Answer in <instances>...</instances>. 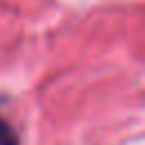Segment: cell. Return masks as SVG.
Masks as SVG:
<instances>
[{"instance_id": "obj_1", "label": "cell", "mask_w": 145, "mask_h": 145, "mask_svg": "<svg viewBox=\"0 0 145 145\" xmlns=\"http://www.w3.org/2000/svg\"><path fill=\"white\" fill-rule=\"evenodd\" d=\"M0 145H18V138H16L14 129L5 120H0Z\"/></svg>"}]
</instances>
